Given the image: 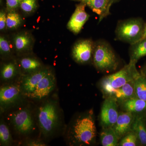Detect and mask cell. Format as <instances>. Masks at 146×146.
I'll use <instances>...</instances> for the list:
<instances>
[{"label": "cell", "instance_id": "obj_11", "mask_svg": "<svg viewBox=\"0 0 146 146\" xmlns=\"http://www.w3.org/2000/svg\"><path fill=\"white\" fill-rule=\"evenodd\" d=\"M86 5L82 3L76 5L75 10L68 24V29L75 34H78L89 18L85 11Z\"/></svg>", "mask_w": 146, "mask_h": 146}, {"label": "cell", "instance_id": "obj_1", "mask_svg": "<svg viewBox=\"0 0 146 146\" xmlns=\"http://www.w3.org/2000/svg\"><path fill=\"white\" fill-rule=\"evenodd\" d=\"M96 135V129L92 110L76 118L67 133V138L72 145H90Z\"/></svg>", "mask_w": 146, "mask_h": 146}, {"label": "cell", "instance_id": "obj_18", "mask_svg": "<svg viewBox=\"0 0 146 146\" xmlns=\"http://www.w3.org/2000/svg\"><path fill=\"white\" fill-rule=\"evenodd\" d=\"M20 71L18 63L15 61L4 63L1 68V79L5 82L12 80L16 77Z\"/></svg>", "mask_w": 146, "mask_h": 146}, {"label": "cell", "instance_id": "obj_14", "mask_svg": "<svg viewBox=\"0 0 146 146\" xmlns=\"http://www.w3.org/2000/svg\"><path fill=\"white\" fill-rule=\"evenodd\" d=\"M134 119L133 113L130 112H121L119 114L117 121L112 127L119 139L132 130Z\"/></svg>", "mask_w": 146, "mask_h": 146}, {"label": "cell", "instance_id": "obj_33", "mask_svg": "<svg viewBox=\"0 0 146 146\" xmlns=\"http://www.w3.org/2000/svg\"><path fill=\"white\" fill-rule=\"evenodd\" d=\"M143 75L145 76L146 77V68L145 69V70H144L143 73Z\"/></svg>", "mask_w": 146, "mask_h": 146}, {"label": "cell", "instance_id": "obj_22", "mask_svg": "<svg viewBox=\"0 0 146 146\" xmlns=\"http://www.w3.org/2000/svg\"><path fill=\"white\" fill-rule=\"evenodd\" d=\"M135 97L146 101V77L141 75L134 80Z\"/></svg>", "mask_w": 146, "mask_h": 146}, {"label": "cell", "instance_id": "obj_28", "mask_svg": "<svg viewBox=\"0 0 146 146\" xmlns=\"http://www.w3.org/2000/svg\"><path fill=\"white\" fill-rule=\"evenodd\" d=\"M21 0H6L7 8L8 11L16 10L20 7Z\"/></svg>", "mask_w": 146, "mask_h": 146}, {"label": "cell", "instance_id": "obj_23", "mask_svg": "<svg viewBox=\"0 0 146 146\" xmlns=\"http://www.w3.org/2000/svg\"><path fill=\"white\" fill-rule=\"evenodd\" d=\"M23 19L16 10L8 11L7 15L6 27L9 29H15L21 25Z\"/></svg>", "mask_w": 146, "mask_h": 146}, {"label": "cell", "instance_id": "obj_29", "mask_svg": "<svg viewBox=\"0 0 146 146\" xmlns=\"http://www.w3.org/2000/svg\"><path fill=\"white\" fill-rule=\"evenodd\" d=\"M7 15L5 11L1 10L0 12V30L1 31L4 30L6 27Z\"/></svg>", "mask_w": 146, "mask_h": 146}, {"label": "cell", "instance_id": "obj_10", "mask_svg": "<svg viewBox=\"0 0 146 146\" xmlns=\"http://www.w3.org/2000/svg\"><path fill=\"white\" fill-rule=\"evenodd\" d=\"M95 42L91 39L79 40L72 50V56L76 62L81 64L89 63L93 56Z\"/></svg>", "mask_w": 146, "mask_h": 146}, {"label": "cell", "instance_id": "obj_31", "mask_svg": "<svg viewBox=\"0 0 146 146\" xmlns=\"http://www.w3.org/2000/svg\"><path fill=\"white\" fill-rule=\"evenodd\" d=\"M145 38H146V25L145 26L143 36H142V39H141V40L145 39Z\"/></svg>", "mask_w": 146, "mask_h": 146}, {"label": "cell", "instance_id": "obj_20", "mask_svg": "<svg viewBox=\"0 0 146 146\" xmlns=\"http://www.w3.org/2000/svg\"><path fill=\"white\" fill-rule=\"evenodd\" d=\"M130 61L137 63L141 58L146 56V38L131 45Z\"/></svg>", "mask_w": 146, "mask_h": 146}, {"label": "cell", "instance_id": "obj_8", "mask_svg": "<svg viewBox=\"0 0 146 146\" xmlns=\"http://www.w3.org/2000/svg\"><path fill=\"white\" fill-rule=\"evenodd\" d=\"M117 101L113 97H108L103 104L100 121L103 128L112 127L117 120L119 114Z\"/></svg>", "mask_w": 146, "mask_h": 146}, {"label": "cell", "instance_id": "obj_5", "mask_svg": "<svg viewBox=\"0 0 146 146\" xmlns=\"http://www.w3.org/2000/svg\"><path fill=\"white\" fill-rule=\"evenodd\" d=\"M144 28L143 21L140 18H130L120 21L115 31L116 38L133 44L142 39Z\"/></svg>", "mask_w": 146, "mask_h": 146}, {"label": "cell", "instance_id": "obj_2", "mask_svg": "<svg viewBox=\"0 0 146 146\" xmlns=\"http://www.w3.org/2000/svg\"><path fill=\"white\" fill-rule=\"evenodd\" d=\"M36 117L40 132L45 138L54 136L62 125L60 108L56 100L46 101L38 108Z\"/></svg>", "mask_w": 146, "mask_h": 146}, {"label": "cell", "instance_id": "obj_6", "mask_svg": "<svg viewBox=\"0 0 146 146\" xmlns=\"http://www.w3.org/2000/svg\"><path fill=\"white\" fill-rule=\"evenodd\" d=\"M11 123L14 129L21 135H28L35 128L34 120L30 110L21 108L10 115Z\"/></svg>", "mask_w": 146, "mask_h": 146}, {"label": "cell", "instance_id": "obj_32", "mask_svg": "<svg viewBox=\"0 0 146 146\" xmlns=\"http://www.w3.org/2000/svg\"><path fill=\"white\" fill-rule=\"evenodd\" d=\"M119 1V0H111V2H112V4H113V3H115Z\"/></svg>", "mask_w": 146, "mask_h": 146}, {"label": "cell", "instance_id": "obj_30", "mask_svg": "<svg viewBox=\"0 0 146 146\" xmlns=\"http://www.w3.org/2000/svg\"><path fill=\"white\" fill-rule=\"evenodd\" d=\"M23 145L28 146H44L46 144L43 141L39 140H30L23 144Z\"/></svg>", "mask_w": 146, "mask_h": 146}, {"label": "cell", "instance_id": "obj_21", "mask_svg": "<svg viewBox=\"0 0 146 146\" xmlns=\"http://www.w3.org/2000/svg\"><path fill=\"white\" fill-rule=\"evenodd\" d=\"M102 145L103 146H116L119 145V138L112 127L103 128L100 134Z\"/></svg>", "mask_w": 146, "mask_h": 146}, {"label": "cell", "instance_id": "obj_9", "mask_svg": "<svg viewBox=\"0 0 146 146\" xmlns=\"http://www.w3.org/2000/svg\"><path fill=\"white\" fill-rule=\"evenodd\" d=\"M56 85L55 76L52 70L50 69L36 84L30 98L36 100L44 99L54 91Z\"/></svg>", "mask_w": 146, "mask_h": 146}, {"label": "cell", "instance_id": "obj_26", "mask_svg": "<svg viewBox=\"0 0 146 146\" xmlns=\"http://www.w3.org/2000/svg\"><path fill=\"white\" fill-rule=\"evenodd\" d=\"M138 138L136 133L131 130L123 137L118 145L121 146H136L138 142Z\"/></svg>", "mask_w": 146, "mask_h": 146}, {"label": "cell", "instance_id": "obj_27", "mask_svg": "<svg viewBox=\"0 0 146 146\" xmlns=\"http://www.w3.org/2000/svg\"><path fill=\"white\" fill-rule=\"evenodd\" d=\"M20 7L27 14L33 13L37 8L36 0H21Z\"/></svg>", "mask_w": 146, "mask_h": 146}, {"label": "cell", "instance_id": "obj_13", "mask_svg": "<svg viewBox=\"0 0 146 146\" xmlns=\"http://www.w3.org/2000/svg\"><path fill=\"white\" fill-rule=\"evenodd\" d=\"M33 37L27 32L15 35L13 39V46L16 52L25 54L31 51L34 44Z\"/></svg>", "mask_w": 146, "mask_h": 146}, {"label": "cell", "instance_id": "obj_12", "mask_svg": "<svg viewBox=\"0 0 146 146\" xmlns=\"http://www.w3.org/2000/svg\"><path fill=\"white\" fill-rule=\"evenodd\" d=\"M86 5L99 17V23L110 14L111 0H70Z\"/></svg>", "mask_w": 146, "mask_h": 146}, {"label": "cell", "instance_id": "obj_17", "mask_svg": "<svg viewBox=\"0 0 146 146\" xmlns=\"http://www.w3.org/2000/svg\"><path fill=\"white\" fill-rule=\"evenodd\" d=\"M123 107L126 112L140 113L146 110V101L134 97L122 102Z\"/></svg>", "mask_w": 146, "mask_h": 146}, {"label": "cell", "instance_id": "obj_24", "mask_svg": "<svg viewBox=\"0 0 146 146\" xmlns=\"http://www.w3.org/2000/svg\"><path fill=\"white\" fill-rule=\"evenodd\" d=\"M13 139L8 126L3 120L0 123V144L1 146L11 145Z\"/></svg>", "mask_w": 146, "mask_h": 146}, {"label": "cell", "instance_id": "obj_15", "mask_svg": "<svg viewBox=\"0 0 146 146\" xmlns=\"http://www.w3.org/2000/svg\"><path fill=\"white\" fill-rule=\"evenodd\" d=\"M18 66L23 75L28 74L43 68L41 61L33 56H25L19 59Z\"/></svg>", "mask_w": 146, "mask_h": 146}, {"label": "cell", "instance_id": "obj_7", "mask_svg": "<svg viewBox=\"0 0 146 146\" xmlns=\"http://www.w3.org/2000/svg\"><path fill=\"white\" fill-rule=\"evenodd\" d=\"M23 95L20 84H10L2 86L0 89V105L1 110H5L15 105Z\"/></svg>", "mask_w": 146, "mask_h": 146}, {"label": "cell", "instance_id": "obj_3", "mask_svg": "<svg viewBox=\"0 0 146 146\" xmlns=\"http://www.w3.org/2000/svg\"><path fill=\"white\" fill-rule=\"evenodd\" d=\"M136 65V63L130 61L120 71L104 78L100 83V87L104 94L108 97L112 96L115 90L141 75Z\"/></svg>", "mask_w": 146, "mask_h": 146}, {"label": "cell", "instance_id": "obj_19", "mask_svg": "<svg viewBox=\"0 0 146 146\" xmlns=\"http://www.w3.org/2000/svg\"><path fill=\"white\" fill-rule=\"evenodd\" d=\"M131 129L136 133L140 144L146 146V127L142 117L137 116L134 117Z\"/></svg>", "mask_w": 146, "mask_h": 146}, {"label": "cell", "instance_id": "obj_4", "mask_svg": "<svg viewBox=\"0 0 146 146\" xmlns=\"http://www.w3.org/2000/svg\"><path fill=\"white\" fill-rule=\"evenodd\" d=\"M93 62L97 70L102 72L114 70L117 68L118 59L112 47L103 40L95 42Z\"/></svg>", "mask_w": 146, "mask_h": 146}, {"label": "cell", "instance_id": "obj_16", "mask_svg": "<svg viewBox=\"0 0 146 146\" xmlns=\"http://www.w3.org/2000/svg\"><path fill=\"white\" fill-rule=\"evenodd\" d=\"M134 80L129 82L121 87L115 90L112 96L117 100L122 102L135 97Z\"/></svg>", "mask_w": 146, "mask_h": 146}, {"label": "cell", "instance_id": "obj_25", "mask_svg": "<svg viewBox=\"0 0 146 146\" xmlns=\"http://www.w3.org/2000/svg\"><path fill=\"white\" fill-rule=\"evenodd\" d=\"M12 46L10 41L5 36L0 37V52L1 56L4 58L10 57L12 54Z\"/></svg>", "mask_w": 146, "mask_h": 146}]
</instances>
